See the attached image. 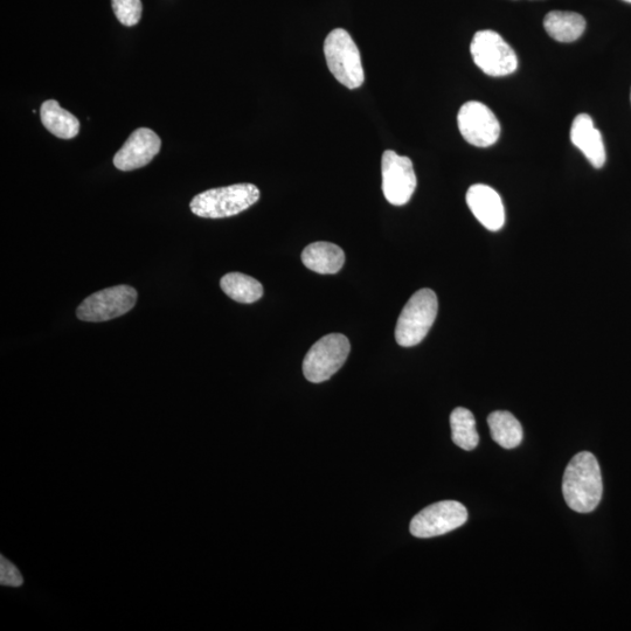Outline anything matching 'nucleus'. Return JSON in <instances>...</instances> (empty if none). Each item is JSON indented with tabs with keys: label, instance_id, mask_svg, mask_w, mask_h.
Returning <instances> with one entry per match:
<instances>
[{
	"label": "nucleus",
	"instance_id": "obj_10",
	"mask_svg": "<svg viewBox=\"0 0 631 631\" xmlns=\"http://www.w3.org/2000/svg\"><path fill=\"white\" fill-rule=\"evenodd\" d=\"M460 133L477 148L494 145L501 136V124L485 104L477 101L464 103L457 115Z\"/></svg>",
	"mask_w": 631,
	"mask_h": 631
},
{
	"label": "nucleus",
	"instance_id": "obj_21",
	"mask_svg": "<svg viewBox=\"0 0 631 631\" xmlns=\"http://www.w3.org/2000/svg\"><path fill=\"white\" fill-rule=\"evenodd\" d=\"M0 584L9 587H20L24 584L22 574L17 566L4 556L0 558Z\"/></svg>",
	"mask_w": 631,
	"mask_h": 631
},
{
	"label": "nucleus",
	"instance_id": "obj_17",
	"mask_svg": "<svg viewBox=\"0 0 631 631\" xmlns=\"http://www.w3.org/2000/svg\"><path fill=\"white\" fill-rule=\"evenodd\" d=\"M488 425L492 439L505 449L517 448L523 441V427L510 412L491 413Z\"/></svg>",
	"mask_w": 631,
	"mask_h": 631
},
{
	"label": "nucleus",
	"instance_id": "obj_13",
	"mask_svg": "<svg viewBox=\"0 0 631 631\" xmlns=\"http://www.w3.org/2000/svg\"><path fill=\"white\" fill-rule=\"evenodd\" d=\"M571 141L588 159L595 169H601L606 163V149L602 135L595 128L592 117L580 114L575 117L571 128Z\"/></svg>",
	"mask_w": 631,
	"mask_h": 631
},
{
	"label": "nucleus",
	"instance_id": "obj_18",
	"mask_svg": "<svg viewBox=\"0 0 631 631\" xmlns=\"http://www.w3.org/2000/svg\"><path fill=\"white\" fill-rule=\"evenodd\" d=\"M220 287L228 297L241 304L258 302L263 296L262 284L253 277L241 273L225 275L220 281Z\"/></svg>",
	"mask_w": 631,
	"mask_h": 631
},
{
	"label": "nucleus",
	"instance_id": "obj_7",
	"mask_svg": "<svg viewBox=\"0 0 631 631\" xmlns=\"http://www.w3.org/2000/svg\"><path fill=\"white\" fill-rule=\"evenodd\" d=\"M137 291L130 286H116L97 291L83 301L76 316L80 321L101 323L126 315L135 307Z\"/></svg>",
	"mask_w": 631,
	"mask_h": 631
},
{
	"label": "nucleus",
	"instance_id": "obj_8",
	"mask_svg": "<svg viewBox=\"0 0 631 631\" xmlns=\"http://www.w3.org/2000/svg\"><path fill=\"white\" fill-rule=\"evenodd\" d=\"M468 520L466 506L455 501H443L427 506L416 515L409 530L416 538H433L461 528Z\"/></svg>",
	"mask_w": 631,
	"mask_h": 631
},
{
	"label": "nucleus",
	"instance_id": "obj_4",
	"mask_svg": "<svg viewBox=\"0 0 631 631\" xmlns=\"http://www.w3.org/2000/svg\"><path fill=\"white\" fill-rule=\"evenodd\" d=\"M324 54L329 71L339 83L349 89L363 86L365 74L362 57L348 31H331L325 39Z\"/></svg>",
	"mask_w": 631,
	"mask_h": 631
},
{
	"label": "nucleus",
	"instance_id": "obj_20",
	"mask_svg": "<svg viewBox=\"0 0 631 631\" xmlns=\"http://www.w3.org/2000/svg\"><path fill=\"white\" fill-rule=\"evenodd\" d=\"M117 19L124 26H135L140 23L143 5L141 0H112Z\"/></svg>",
	"mask_w": 631,
	"mask_h": 631
},
{
	"label": "nucleus",
	"instance_id": "obj_22",
	"mask_svg": "<svg viewBox=\"0 0 631 631\" xmlns=\"http://www.w3.org/2000/svg\"><path fill=\"white\" fill-rule=\"evenodd\" d=\"M623 2L631 3V0H623Z\"/></svg>",
	"mask_w": 631,
	"mask_h": 631
},
{
	"label": "nucleus",
	"instance_id": "obj_3",
	"mask_svg": "<svg viewBox=\"0 0 631 631\" xmlns=\"http://www.w3.org/2000/svg\"><path fill=\"white\" fill-rule=\"evenodd\" d=\"M438 297L431 289H421L409 298L395 328V339L402 348L420 344L438 316Z\"/></svg>",
	"mask_w": 631,
	"mask_h": 631
},
{
	"label": "nucleus",
	"instance_id": "obj_2",
	"mask_svg": "<svg viewBox=\"0 0 631 631\" xmlns=\"http://www.w3.org/2000/svg\"><path fill=\"white\" fill-rule=\"evenodd\" d=\"M259 199L260 190L254 184H235L197 194L190 207L200 218L223 219L238 216Z\"/></svg>",
	"mask_w": 631,
	"mask_h": 631
},
{
	"label": "nucleus",
	"instance_id": "obj_11",
	"mask_svg": "<svg viewBox=\"0 0 631 631\" xmlns=\"http://www.w3.org/2000/svg\"><path fill=\"white\" fill-rule=\"evenodd\" d=\"M161 148V138L154 130L137 129L123 144L120 151L116 152L115 168L126 172L144 168L159 154Z\"/></svg>",
	"mask_w": 631,
	"mask_h": 631
},
{
	"label": "nucleus",
	"instance_id": "obj_14",
	"mask_svg": "<svg viewBox=\"0 0 631 631\" xmlns=\"http://www.w3.org/2000/svg\"><path fill=\"white\" fill-rule=\"evenodd\" d=\"M302 262L305 267L317 274L331 275L341 270L345 254L341 247L330 242H315L304 248Z\"/></svg>",
	"mask_w": 631,
	"mask_h": 631
},
{
	"label": "nucleus",
	"instance_id": "obj_5",
	"mask_svg": "<svg viewBox=\"0 0 631 631\" xmlns=\"http://www.w3.org/2000/svg\"><path fill=\"white\" fill-rule=\"evenodd\" d=\"M350 351V341L344 335L330 334L321 338L304 358V377L314 384L329 380L342 369Z\"/></svg>",
	"mask_w": 631,
	"mask_h": 631
},
{
	"label": "nucleus",
	"instance_id": "obj_9",
	"mask_svg": "<svg viewBox=\"0 0 631 631\" xmlns=\"http://www.w3.org/2000/svg\"><path fill=\"white\" fill-rule=\"evenodd\" d=\"M381 175L383 192L388 203L394 206L406 205L418 184L411 158L386 150L381 158Z\"/></svg>",
	"mask_w": 631,
	"mask_h": 631
},
{
	"label": "nucleus",
	"instance_id": "obj_16",
	"mask_svg": "<svg viewBox=\"0 0 631 631\" xmlns=\"http://www.w3.org/2000/svg\"><path fill=\"white\" fill-rule=\"evenodd\" d=\"M544 27L551 38L559 43H573L586 30V20L575 12L552 11L544 19Z\"/></svg>",
	"mask_w": 631,
	"mask_h": 631
},
{
	"label": "nucleus",
	"instance_id": "obj_6",
	"mask_svg": "<svg viewBox=\"0 0 631 631\" xmlns=\"http://www.w3.org/2000/svg\"><path fill=\"white\" fill-rule=\"evenodd\" d=\"M475 65L494 78L516 72L518 59L512 47L495 31H478L470 45Z\"/></svg>",
	"mask_w": 631,
	"mask_h": 631
},
{
	"label": "nucleus",
	"instance_id": "obj_15",
	"mask_svg": "<svg viewBox=\"0 0 631 631\" xmlns=\"http://www.w3.org/2000/svg\"><path fill=\"white\" fill-rule=\"evenodd\" d=\"M40 119L43 126L61 140H72L80 133L78 117L67 112L58 101L48 100L41 104Z\"/></svg>",
	"mask_w": 631,
	"mask_h": 631
},
{
	"label": "nucleus",
	"instance_id": "obj_1",
	"mask_svg": "<svg viewBox=\"0 0 631 631\" xmlns=\"http://www.w3.org/2000/svg\"><path fill=\"white\" fill-rule=\"evenodd\" d=\"M563 494L567 505L575 512L589 513L598 508L603 483L599 462L592 453H579L568 463Z\"/></svg>",
	"mask_w": 631,
	"mask_h": 631
},
{
	"label": "nucleus",
	"instance_id": "obj_12",
	"mask_svg": "<svg viewBox=\"0 0 631 631\" xmlns=\"http://www.w3.org/2000/svg\"><path fill=\"white\" fill-rule=\"evenodd\" d=\"M467 204L481 225L497 232L505 224V208L501 196L484 184H476L467 192Z\"/></svg>",
	"mask_w": 631,
	"mask_h": 631
},
{
	"label": "nucleus",
	"instance_id": "obj_19",
	"mask_svg": "<svg viewBox=\"0 0 631 631\" xmlns=\"http://www.w3.org/2000/svg\"><path fill=\"white\" fill-rule=\"evenodd\" d=\"M450 427H452L453 441L456 446L464 450H473L480 442V436L476 431V421L473 413L467 408H455L450 415Z\"/></svg>",
	"mask_w": 631,
	"mask_h": 631
}]
</instances>
